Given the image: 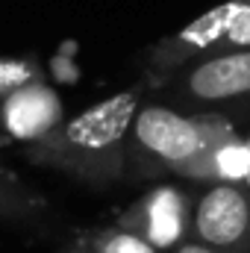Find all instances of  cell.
<instances>
[{
	"mask_svg": "<svg viewBox=\"0 0 250 253\" xmlns=\"http://www.w3.org/2000/svg\"><path fill=\"white\" fill-rule=\"evenodd\" d=\"M147 80L126 85L109 94L106 100L91 103L88 109L65 118L47 138L24 144L21 156L30 165L59 171L65 177L106 189L126 177V153H129V126L144 103Z\"/></svg>",
	"mask_w": 250,
	"mask_h": 253,
	"instance_id": "obj_1",
	"label": "cell"
},
{
	"mask_svg": "<svg viewBox=\"0 0 250 253\" xmlns=\"http://www.w3.org/2000/svg\"><path fill=\"white\" fill-rule=\"evenodd\" d=\"M230 132H236L233 118L221 112L186 115L165 103H141L129 126L126 174L138 180L180 174Z\"/></svg>",
	"mask_w": 250,
	"mask_h": 253,
	"instance_id": "obj_2",
	"label": "cell"
},
{
	"mask_svg": "<svg viewBox=\"0 0 250 253\" xmlns=\"http://www.w3.org/2000/svg\"><path fill=\"white\" fill-rule=\"evenodd\" d=\"M159 91L191 106H233L250 100V47L206 53L168 77Z\"/></svg>",
	"mask_w": 250,
	"mask_h": 253,
	"instance_id": "obj_3",
	"label": "cell"
},
{
	"mask_svg": "<svg viewBox=\"0 0 250 253\" xmlns=\"http://www.w3.org/2000/svg\"><path fill=\"white\" fill-rule=\"evenodd\" d=\"M248 6L250 0H224L218 6H212L209 12L197 15L194 21H188L186 27H180L177 33L159 39L144 53V80H147V85L159 88L180 68H186L194 59L212 53L224 42V36L230 33V27L239 21V15Z\"/></svg>",
	"mask_w": 250,
	"mask_h": 253,
	"instance_id": "obj_4",
	"label": "cell"
},
{
	"mask_svg": "<svg viewBox=\"0 0 250 253\" xmlns=\"http://www.w3.org/2000/svg\"><path fill=\"white\" fill-rule=\"evenodd\" d=\"M191 209L194 197L183 186L159 183L150 186L138 200H132L115 218V224L141 236L162 253H171L191 239Z\"/></svg>",
	"mask_w": 250,
	"mask_h": 253,
	"instance_id": "obj_5",
	"label": "cell"
},
{
	"mask_svg": "<svg viewBox=\"0 0 250 253\" xmlns=\"http://www.w3.org/2000/svg\"><path fill=\"white\" fill-rule=\"evenodd\" d=\"M191 239L215 253H250V194L242 183H215L194 197Z\"/></svg>",
	"mask_w": 250,
	"mask_h": 253,
	"instance_id": "obj_6",
	"label": "cell"
},
{
	"mask_svg": "<svg viewBox=\"0 0 250 253\" xmlns=\"http://www.w3.org/2000/svg\"><path fill=\"white\" fill-rule=\"evenodd\" d=\"M65 121V103L59 91L44 80H33L0 97V132L12 144H33L47 138Z\"/></svg>",
	"mask_w": 250,
	"mask_h": 253,
	"instance_id": "obj_7",
	"label": "cell"
},
{
	"mask_svg": "<svg viewBox=\"0 0 250 253\" xmlns=\"http://www.w3.org/2000/svg\"><path fill=\"white\" fill-rule=\"evenodd\" d=\"M250 171V147L248 138L239 132H230L218 138L206 153H200L191 165H186L177 177L186 183L215 186V183H245Z\"/></svg>",
	"mask_w": 250,
	"mask_h": 253,
	"instance_id": "obj_8",
	"label": "cell"
},
{
	"mask_svg": "<svg viewBox=\"0 0 250 253\" xmlns=\"http://www.w3.org/2000/svg\"><path fill=\"white\" fill-rule=\"evenodd\" d=\"M80 245L85 253H162L150 242H144L141 236L129 233L118 224L88 230L85 236H80Z\"/></svg>",
	"mask_w": 250,
	"mask_h": 253,
	"instance_id": "obj_9",
	"label": "cell"
},
{
	"mask_svg": "<svg viewBox=\"0 0 250 253\" xmlns=\"http://www.w3.org/2000/svg\"><path fill=\"white\" fill-rule=\"evenodd\" d=\"M47 206V200L33 191L27 183H21L15 174L0 168V218H24L36 215Z\"/></svg>",
	"mask_w": 250,
	"mask_h": 253,
	"instance_id": "obj_10",
	"label": "cell"
},
{
	"mask_svg": "<svg viewBox=\"0 0 250 253\" xmlns=\"http://www.w3.org/2000/svg\"><path fill=\"white\" fill-rule=\"evenodd\" d=\"M33 80H42L39 62L33 59H0V97L12 88H21Z\"/></svg>",
	"mask_w": 250,
	"mask_h": 253,
	"instance_id": "obj_11",
	"label": "cell"
},
{
	"mask_svg": "<svg viewBox=\"0 0 250 253\" xmlns=\"http://www.w3.org/2000/svg\"><path fill=\"white\" fill-rule=\"evenodd\" d=\"M233 47H250V6L239 15V21L230 27V33L224 36V42L215 50H233ZM212 50V53H215Z\"/></svg>",
	"mask_w": 250,
	"mask_h": 253,
	"instance_id": "obj_12",
	"label": "cell"
},
{
	"mask_svg": "<svg viewBox=\"0 0 250 253\" xmlns=\"http://www.w3.org/2000/svg\"><path fill=\"white\" fill-rule=\"evenodd\" d=\"M171 253H215V251L206 248V245H200V242H194V239H188V242H183L177 251H171Z\"/></svg>",
	"mask_w": 250,
	"mask_h": 253,
	"instance_id": "obj_13",
	"label": "cell"
},
{
	"mask_svg": "<svg viewBox=\"0 0 250 253\" xmlns=\"http://www.w3.org/2000/svg\"><path fill=\"white\" fill-rule=\"evenodd\" d=\"M245 138H248V147H250V132L245 135ZM242 186H245V191L250 194V171H248V177H245V183H242Z\"/></svg>",
	"mask_w": 250,
	"mask_h": 253,
	"instance_id": "obj_14",
	"label": "cell"
},
{
	"mask_svg": "<svg viewBox=\"0 0 250 253\" xmlns=\"http://www.w3.org/2000/svg\"><path fill=\"white\" fill-rule=\"evenodd\" d=\"M9 144H12V138L6 132H0V147H9Z\"/></svg>",
	"mask_w": 250,
	"mask_h": 253,
	"instance_id": "obj_15",
	"label": "cell"
},
{
	"mask_svg": "<svg viewBox=\"0 0 250 253\" xmlns=\"http://www.w3.org/2000/svg\"><path fill=\"white\" fill-rule=\"evenodd\" d=\"M65 253H85V251H83V245H80V242H77V245H74V248H68V251H65Z\"/></svg>",
	"mask_w": 250,
	"mask_h": 253,
	"instance_id": "obj_16",
	"label": "cell"
}]
</instances>
